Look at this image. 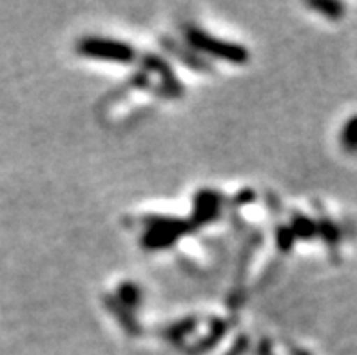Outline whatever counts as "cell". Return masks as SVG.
I'll return each mask as SVG.
<instances>
[{
	"mask_svg": "<svg viewBox=\"0 0 357 355\" xmlns=\"http://www.w3.org/2000/svg\"><path fill=\"white\" fill-rule=\"evenodd\" d=\"M310 8L331 20H341L344 15V4L340 2H310Z\"/></svg>",
	"mask_w": 357,
	"mask_h": 355,
	"instance_id": "7",
	"label": "cell"
},
{
	"mask_svg": "<svg viewBox=\"0 0 357 355\" xmlns=\"http://www.w3.org/2000/svg\"><path fill=\"white\" fill-rule=\"evenodd\" d=\"M340 144L347 154H357V114L350 116L341 127Z\"/></svg>",
	"mask_w": 357,
	"mask_h": 355,
	"instance_id": "5",
	"label": "cell"
},
{
	"mask_svg": "<svg viewBox=\"0 0 357 355\" xmlns=\"http://www.w3.org/2000/svg\"><path fill=\"white\" fill-rule=\"evenodd\" d=\"M185 40L187 44L192 45L195 50L202 51L207 56L223 60V62L236 63V66H243L249 62V51L245 50L243 45L232 44V42L220 40L216 36L208 35L207 31H202L199 27L190 26L185 29Z\"/></svg>",
	"mask_w": 357,
	"mask_h": 355,
	"instance_id": "1",
	"label": "cell"
},
{
	"mask_svg": "<svg viewBox=\"0 0 357 355\" xmlns=\"http://www.w3.org/2000/svg\"><path fill=\"white\" fill-rule=\"evenodd\" d=\"M222 198L218 196L213 190H204L202 194H198L196 198V209H195V218L192 220L196 223H208L213 221L214 216L220 211V205H222Z\"/></svg>",
	"mask_w": 357,
	"mask_h": 355,
	"instance_id": "4",
	"label": "cell"
},
{
	"mask_svg": "<svg viewBox=\"0 0 357 355\" xmlns=\"http://www.w3.org/2000/svg\"><path fill=\"white\" fill-rule=\"evenodd\" d=\"M118 299H120V303H122L123 306H129V308H132V306L138 305L142 299L140 288L132 283L122 285V287H120V290H118Z\"/></svg>",
	"mask_w": 357,
	"mask_h": 355,
	"instance_id": "8",
	"label": "cell"
},
{
	"mask_svg": "<svg viewBox=\"0 0 357 355\" xmlns=\"http://www.w3.org/2000/svg\"><path fill=\"white\" fill-rule=\"evenodd\" d=\"M290 230L296 239H314L317 236V223L303 214H296L292 218Z\"/></svg>",
	"mask_w": 357,
	"mask_h": 355,
	"instance_id": "6",
	"label": "cell"
},
{
	"mask_svg": "<svg viewBox=\"0 0 357 355\" xmlns=\"http://www.w3.org/2000/svg\"><path fill=\"white\" fill-rule=\"evenodd\" d=\"M294 241H296V238H294V234H292L290 227H281L280 232H278V243H280L281 250L289 252L290 248H292V245H294Z\"/></svg>",
	"mask_w": 357,
	"mask_h": 355,
	"instance_id": "9",
	"label": "cell"
},
{
	"mask_svg": "<svg viewBox=\"0 0 357 355\" xmlns=\"http://www.w3.org/2000/svg\"><path fill=\"white\" fill-rule=\"evenodd\" d=\"M187 232V225L183 221L172 220H158L154 221L149 230H145L144 247L149 250H162L169 248L174 241L181 238Z\"/></svg>",
	"mask_w": 357,
	"mask_h": 355,
	"instance_id": "3",
	"label": "cell"
},
{
	"mask_svg": "<svg viewBox=\"0 0 357 355\" xmlns=\"http://www.w3.org/2000/svg\"><path fill=\"white\" fill-rule=\"evenodd\" d=\"M77 51L82 56L102 60V62L132 63L136 60L135 47L107 36H84L82 40H78Z\"/></svg>",
	"mask_w": 357,
	"mask_h": 355,
	"instance_id": "2",
	"label": "cell"
}]
</instances>
